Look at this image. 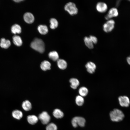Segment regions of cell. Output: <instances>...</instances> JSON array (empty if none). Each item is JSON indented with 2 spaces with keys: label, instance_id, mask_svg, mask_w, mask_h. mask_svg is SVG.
Returning <instances> with one entry per match:
<instances>
[{
  "label": "cell",
  "instance_id": "obj_1",
  "mask_svg": "<svg viewBox=\"0 0 130 130\" xmlns=\"http://www.w3.org/2000/svg\"><path fill=\"white\" fill-rule=\"evenodd\" d=\"M110 116L111 120L114 122H119L122 121L124 117L123 112L118 109H114L110 111Z\"/></svg>",
  "mask_w": 130,
  "mask_h": 130
},
{
  "label": "cell",
  "instance_id": "obj_2",
  "mask_svg": "<svg viewBox=\"0 0 130 130\" xmlns=\"http://www.w3.org/2000/svg\"><path fill=\"white\" fill-rule=\"evenodd\" d=\"M31 47L35 50L40 53L44 52L45 50L44 42L41 39L36 38L31 44Z\"/></svg>",
  "mask_w": 130,
  "mask_h": 130
},
{
  "label": "cell",
  "instance_id": "obj_3",
  "mask_svg": "<svg viewBox=\"0 0 130 130\" xmlns=\"http://www.w3.org/2000/svg\"><path fill=\"white\" fill-rule=\"evenodd\" d=\"M86 122L85 119L82 117L76 116L73 117L71 121L72 125L74 128H76L78 126L83 127L84 126Z\"/></svg>",
  "mask_w": 130,
  "mask_h": 130
},
{
  "label": "cell",
  "instance_id": "obj_4",
  "mask_svg": "<svg viewBox=\"0 0 130 130\" xmlns=\"http://www.w3.org/2000/svg\"><path fill=\"white\" fill-rule=\"evenodd\" d=\"M64 9L72 15H76L78 12V9L75 4L72 2H70L67 3L65 6Z\"/></svg>",
  "mask_w": 130,
  "mask_h": 130
},
{
  "label": "cell",
  "instance_id": "obj_5",
  "mask_svg": "<svg viewBox=\"0 0 130 130\" xmlns=\"http://www.w3.org/2000/svg\"><path fill=\"white\" fill-rule=\"evenodd\" d=\"M115 22L114 20L110 19L108 20L103 25L104 31L106 32L111 31L114 27Z\"/></svg>",
  "mask_w": 130,
  "mask_h": 130
},
{
  "label": "cell",
  "instance_id": "obj_6",
  "mask_svg": "<svg viewBox=\"0 0 130 130\" xmlns=\"http://www.w3.org/2000/svg\"><path fill=\"white\" fill-rule=\"evenodd\" d=\"M38 118L42 123L44 124H48L51 119L50 115L47 112L45 111H43L39 114Z\"/></svg>",
  "mask_w": 130,
  "mask_h": 130
},
{
  "label": "cell",
  "instance_id": "obj_7",
  "mask_svg": "<svg viewBox=\"0 0 130 130\" xmlns=\"http://www.w3.org/2000/svg\"><path fill=\"white\" fill-rule=\"evenodd\" d=\"M118 100L120 105L122 107H128L130 105V101L129 98L126 96H120Z\"/></svg>",
  "mask_w": 130,
  "mask_h": 130
},
{
  "label": "cell",
  "instance_id": "obj_8",
  "mask_svg": "<svg viewBox=\"0 0 130 130\" xmlns=\"http://www.w3.org/2000/svg\"><path fill=\"white\" fill-rule=\"evenodd\" d=\"M118 14L117 9L115 7H113L110 9L108 13L105 16V19L108 20L114 17L117 16Z\"/></svg>",
  "mask_w": 130,
  "mask_h": 130
},
{
  "label": "cell",
  "instance_id": "obj_9",
  "mask_svg": "<svg viewBox=\"0 0 130 130\" xmlns=\"http://www.w3.org/2000/svg\"><path fill=\"white\" fill-rule=\"evenodd\" d=\"M96 8L98 12L100 13H104L107 10L108 6L105 3L103 2H99L97 4Z\"/></svg>",
  "mask_w": 130,
  "mask_h": 130
},
{
  "label": "cell",
  "instance_id": "obj_10",
  "mask_svg": "<svg viewBox=\"0 0 130 130\" xmlns=\"http://www.w3.org/2000/svg\"><path fill=\"white\" fill-rule=\"evenodd\" d=\"M87 71L89 73L93 74L94 72L96 69V65L92 62H87L85 65Z\"/></svg>",
  "mask_w": 130,
  "mask_h": 130
},
{
  "label": "cell",
  "instance_id": "obj_11",
  "mask_svg": "<svg viewBox=\"0 0 130 130\" xmlns=\"http://www.w3.org/2000/svg\"><path fill=\"white\" fill-rule=\"evenodd\" d=\"M23 18L25 21L28 24L32 23L34 20L33 15L31 13L27 12L25 13Z\"/></svg>",
  "mask_w": 130,
  "mask_h": 130
},
{
  "label": "cell",
  "instance_id": "obj_12",
  "mask_svg": "<svg viewBox=\"0 0 130 130\" xmlns=\"http://www.w3.org/2000/svg\"><path fill=\"white\" fill-rule=\"evenodd\" d=\"M0 41V46L2 48H8L11 45V42L9 40L6 39L4 38H2Z\"/></svg>",
  "mask_w": 130,
  "mask_h": 130
},
{
  "label": "cell",
  "instance_id": "obj_13",
  "mask_svg": "<svg viewBox=\"0 0 130 130\" xmlns=\"http://www.w3.org/2000/svg\"><path fill=\"white\" fill-rule=\"evenodd\" d=\"M38 118L34 115H29L27 117V120L28 123L31 125H34L38 121Z\"/></svg>",
  "mask_w": 130,
  "mask_h": 130
},
{
  "label": "cell",
  "instance_id": "obj_14",
  "mask_svg": "<svg viewBox=\"0 0 130 130\" xmlns=\"http://www.w3.org/2000/svg\"><path fill=\"white\" fill-rule=\"evenodd\" d=\"M23 109L26 111L30 110L32 108V105L30 102L28 100L23 101L22 104Z\"/></svg>",
  "mask_w": 130,
  "mask_h": 130
},
{
  "label": "cell",
  "instance_id": "obj_15",
  "mask_svg": "<svg viewBox=\"0 0 130 130\" xmlns=\"http://www.w3.org/2000/svg\"><path fill=\"white\" fill-rule=\"evenodd\" d=\"M71 83V87L73 89H77L79 84V80L77 78H72L69 80Z\"/></svg>",
  "mask_w": 130,
  "mask_h": 130
},
{
  "label": "cell",
  "instance_id": "obj_16",
  "mask_svg": "<svg viewBox=\"0 0 130 130\" xmlns=\"http://www.w3.org/2000/svg\"><path fill=\"white\" fill-rule=\"evenodd\" d=\"M13 42L14 44L17 46H21L22 43L21 37L17 35L14 36L13 37Z\"/></svg>",
  "mask_w": 130,
  "mask_h": 130
},
{
  "label": "cell",
  "instance_id": "obj_17",
  "mask_svg": "<svg viewBox=\"0 0 130 130\" xmlns=\"http://www.w3.org/2000/svg\"><path fill=\"white\" fill-rule=\"evenodd\" d=\"M51 63L48 61L45 60L42 62L40 64L41 69L44 71H46L50 69Z\"/></svg>",
  "mask_w": 130,
  "mask_h": 130
},
{
  "label": "cell",
  "instance_id": "obj_18",
  "mask_svg": "<svg viewBox=\"0 0 130 130\" xmlns=\"http://www.w3.org/2000/svg\"><path fill=\"white\" fill-rule=\"evenodd\" d=\"M53 116L57 118H61L64 116L63 112L60 109H54L53 112Z\"/></svg>",
  "mask_w": 130,
  "mask_h": 130
},
{
  "label": "cell",
  "instance_id": "obj_19",
  "mask_svg": "<svg viewBox=\"0 0 130 130\" xmlns=\"http://www.w3.org/2000/svg\"><path fill=\"white\" fill-rule=\"evenodd\" d=\"M12 115L14 118L18 120L21 119L23 116L22 112L17 110H13L12 112Z\"/></svg>",
  "mask_w": 130,
  "mask_h": 130
},
{
  "label": "cell",
  "instance_id": "obj_20",
  "mask_svg": "<svg viewBox=\"0 0 130 130\" xmlns=\"http://www.w3.org/2000/svg\"><path fill=\"white\" fill-rule=\"evenodd\" d=\"M57 64L58 67L61 69H65L67 66L66 62L64 60L59 59L57 60Z\"/></svg>",
  "mask_w": 130,
  "mask_h": 130
},
{
  "label": "cell",
  "instance_id": "obj_21",
  "mask_svg": "<svg viewBox=\"0 0 130 130\" xmlns=\"http://www.w3.org/2000/svg\"><path fill=\"white\" fill-rule=\"evenodd\" d=\"M11 31L12 33L16 34L20 33L21 31V27L18 24H15L11 27Z\"/></svg>",
  "mask_w": 130,
  "mask_h": 130
},
{
  "label": "cell",
  "instance_id": "obj_22",
  "mask_svg": "<svg viewBox=\"0 0 130 130\" xmlns=\"http://www.w3.org/2000/svg\"><path fill=\"white\" fill-rule=\"evenodd\" d=\"M38 30L39 33L43 35L47 34L48 32L47 26L44 25H40L38 27Z\"/></svg>",
  "mask_w": 130,
  "mask_h": 130
},
{
  "label": "cell",
  "instance_id": "obj_23",
  "mask_svg": "<svg viewBox=\"0 0 130 130\" xmlns=\"http://www.w3.org/2000/svg\"><path fill=\"white\" fill-rule=\"evenodd\" d=\"M84 41L85 45L89 48L91 49L93 48L94 44L90 39L89 37H84Z\"/></svg>",
  "mask_w": 130,
  "mask_h": 130
},
{
  "label": "cell",
  "instance_id": "obj_24",
  "mask_svg": "<svg viewBox=\"0 0 130 130\" xmlns=\"http://www.w3.org/2000/svg\"><path fill=\"white\" fill-rule=\"evenodd\" d=\"M49 58L53 61H57L59 59V55L58 53L56 51L50 52L48 54Z\"/></svg>",
  "mask_w": 130,
  "mask_h": 130
},
{
  "label": "cell",
  "instance_id": "obj_25",
  "mask_svg": "<svg viewBox=\"0 0 130 130\" xmlns=\"http://www.w3.org/2000/svg\"><path fill=\"white\" fill-rule=\"evenodd\" d=\"M84 98L80 95L77 96L75 99V102L76 104L78 106H81L84 104Z\"/></svg>",
  "mask_w": 130,
  "mask_h": 130
},
{
  "label": "cell",
  "instance_id": "obj_26",
  "mask_svg": "<svg viewBox=\"0 0 130 130\" xmlns=\"http://www.w3.org/2000/svg\"><path fill=\"white\" fill-rule=\"evenodd\" d=\"M78 92L80 95L83 97L87 95L88 92V91L86 87L83 86L79 88Z\"/></svg>",
  "mask_w": 130,
  "mask_h": 130
},
{
  "label": "cell",
  "instance_id": "obj_27",
  "mask_svg": "<svg viewBox=\"0 0 130 130\" xmlns=\"http://www.w3.org/2000/svg\"><path fill=\"white\" fill-rule=\"evenodd\" d=\"M50 27L52 29H54L58 26V23L57 20L54 18H52L50 20Z\"/></svg>",
  "mask_w": 130,
  "mask_h": 130
},
{
  "label": "cell",
  "instance_id": "obj_28",
  "mask_svg": "<svg viewBox=\"0 0 130 130\" xmlns=\"http://www.w3.org/2000/svg\"><path fill=\"white\" fill-rule=\"evenodd\" d=\"M46 129V130H57V127L54 123H52L48 124Z\"/></svg>",
  "mask_w": 130,
  "mask_h": 130
},
{
  "label": "cell",
  "instance_id": "obj_29",
  "mask_svg": "<svg viewBox=\"0 0 130 130\" xmlns=\"http://www.w3.org/2000/svg\"><path fill=\"white\" fill-rule=\"evenodd\" d=\"M89 38L93 44H96L97 43L98 39L96 37L93 35H90Z\"/></svg>",
  "mask_w": 130,
  "mask_h": 130
},
{
  "label": "cell",
  "instance_id": "obj_30",
  "mask_svg": "<svg viewBox=\"0 0 130 130\" xmlns=\"http://www.w3.org/2000/svg\"><path fill=\"white\" fill-rule=\"evenodd\" d=\"M126 60L127 63L130 65V55L127 57Z\"/></svg>",
  "mask_w": 130,
  "mask_h": 130
},
{
  "label": "cell",
  "instance_id": "obj_31",
  "mask_svg": "<svg viewBox=\"0 0 130 130\" xmlns=\"http://www.w3.org/2000/svg\"><path fill=\"white\" fill-rule=\"evenodd\" d=\"M23 0H14V1L15 2H20L21 1H23Z\"/></svg>",
  "mask_w": 130,
  "mask_h": 130
},
{
  "label": "cell",
  "instance_id": "obj_32",
  "mask_svg": "<svg viewBox=\"0 0 130 130\" xmlns=\"http://www.w3.org/2000/svg\"><path fill=\"white\" fill-rule=\"evenodd\" d=\"M129 1H130V0H129Z\"/></svg>",
  "mask_w": 130,
  "mask_h": 130
}]
</instances>
